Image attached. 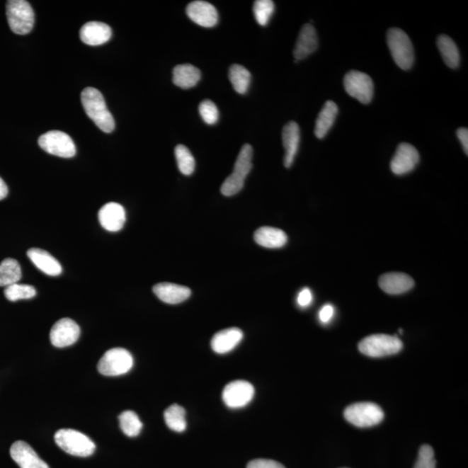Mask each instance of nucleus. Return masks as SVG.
<instances>
[{"instance_id":"f257e3e1","label":"nucleus","mask_w":468,"mask_h":468,"mask_svg":"<svg viewBox=\"0 0 468 468\" xmlns=\"http://www.w3.org/2000/svg\"><path fill=\"white\" fill-rule=\"evenodd\" d=\"M81 101L88 117L101 130L111 133L115 130V120L108 110L102 93L95 88H85L81 94Z\"/></svg>"},{"instance_id":"f03ea898","label":"nucleus","mask_w":468,"mask_h":468,"mask_svg":"<svg viewBox=\"0 0 468 468\" xmlns=\"http://www.w3.org/2000/svg\"><path fill=\"white\" fill-rule=\"evenodd\" d=\"M253 150L249 144L242 147L236 160L234 172L224 181L220 191L225 196H233L241 191L246 178L253 169Z\"/></svg>"},{"instance_id":"7ed1b4c3","label":"nucleus","mask_w":468,"mask_h":468,"mask_svg":"<svg viewBox=\"0 0 468 468\" xmlns=\"http://www.w3.org/2000/svg\"><path fill=\"white\" fill-rule=\"evenodd\" d=\"M54 438L62 450L77 457H88L94 454L96 450V445L91 438L74 429H60Z\"/></svg>"},{"instance_id":"20e7f679","label":"nucleus","mask_w":468,"mask_h":468,"mask_svg":"<svg viewBox=\"0 0 468 468\" xmlns=\"http://www.w3.org/2000/svg\"><path fill=\"white\" fill-rule=\"evenodd\" d=\"M387 42L398 67L404 71L413 67L415 52L412 42L404 30L398 28L389 29L387 33Z\"/></svg>"},{"instance_id":"39448f33","label":"nucleus","mask_w":468,"mask_h":468,"mask_svg":"<svg viewBox=\"0 0 468 468\" xmlns=\"http://www.w3.org/2000/svg\"><path fill=\"white\" fill-rule=\"evenodd\" d=\"M6 16L14 33L25 35L32 32L35 22L34 11L25 0H10L6 4Z\"/></svg>"},{"instance_id":"423d86ee","label":"nucleus","mask_w":468,"mask_h":468,"mask_svg":"<svg viewBox=\"0 0 468 468\" xmlns=\"http://www.w3.org/2000/svg\"><path fill=\"white\" fill-rule=\"evenodd\" d=\"M404 343L396 336L377 334L367 336L358 344L361 353L370 358H382L399 353Z\"/></svg>"},{"instance_id":"0eeeda50","label":"nucleus","mask_w":468,"mask_h":468,"mask_svg":"<svg viewBox=\"0 0 468 468\" xmlns=\"http://www.w3.org/2000/svg\"><path fill=\"white\" fill-rule=\"evenodd\" d=\"M346 419L354 426L370 428L381 423L384 418V413L381 407L373 402H358L344 410Z\"/></svg>"},{"instance_id":"6e6552de","label":"nucleus","mask_w":468,"mask_h":468,"mask_svg":"<svg viewBox=\"0 0 468 468\" xmlns=\"http://www.w3.org/2000/svg\"><path fill=\"white\" fill-rule=\"evenodd\" d=\"M134 359L130 352L122 348H114L105 352L98 365L99 373L106 377H118L132 369Z\"/></svg>"},{"instance_id":"1a4fd4ad","label":"nucleus","mask_w":468,"mask_h":468,"mask_svg":"<svg viewBox=\"0 0 468 468\" xmlns=\"http://www.w3.org/2000/svg\"><path fill=\"white\" fill-rule=\"evenodd\" d=\"M38 145L46 153L62 158H72L76 153L75 143L71 137L59 130L42 135L38 139Z\"/></svg>"},{"instance_id":"9d476101","label":"nucleus","mask_w":468,"mask_h":468,"mask_svg":"<svg viewBox=\"0 0 468 468\" xmlns=\"http://www.w3.org/2000/svg\"><path fill=\"white\" fill-rule=\"evenodd\" d=\"M343 85L348 94L360 103L368 104L372 101L374 84L366 73L358 71L348 72L344 76Z\"/></svg>"},{"instance_id":"9b49d317","label":"nucleus","mask_w":468,"mask_h":468,"mask_svg":"<svg viewBox=\"0 0 468 468\" xmlns=\"http://www.w3.org/2000/svg\"><path fill=\"white\" fill-rule=\"evenodd\" d=\"M255 390L250 382L244 380L231 382L223 390L222 399L227 407L241 409L249 405L254 396Z\"/></svg>"},{"instance_id":"f8f14e48","label":"nucleus","mask_w":468,"mask_h":468,"mask_svg":"<svg viewBox=\"0 0 468 468\" xmlns=\"http://www.w3.org/2000/svg\"><path fill=\"white\" fill-rule=\"evenodd\" d=\"M80 336V327L71 319H62L50 330V343L57 348L72 346Z\"/></svg>"},{"instance_id":"ddd939ff","label":"nucleus","mask_w":468,"mask_h":468,"mask_svg":"<svg viewBox=\"0 0 468 468\" xmlns=\"http://www.w3.org/2000/svg\"><path fill=\"white\" fill-rule=\"evenodd\" d=\"M418 151L409 143L402 142L397 147L390 169L394 175L402 176L413 171L419 164Z\"/></svg>"},{"instance_id":"4468645a","label":"nucleus","mask_w":468,"mask_h":468,"mask_svg":"<svg viewBox=\"0 0 468 468\" xmlns=\"http://www.w3.org/2000/svg\"><path fill=\"white\" fill-rule=\"evenodd\" d=\"M187 14L195 24L207 28L215 26L219 21L217 10L206 1L191 2L187 7Z\"/></svg>"},{"instance_id":"2eb2a0df","label":"nucleus","mask_w":468,"mask_h":468,"mask_svg":"<svg viewBox=\"0 0 468 468\" xmlns=\"http://www.w3.org/2000/svg\"><path fill=\"white\" fill-rule=\"evenodd\" d=\"M11 458L21 468H50L28 443L18 440L11 447Z\"/></svg>"},{"instance_id":"dca6fc26","label":"nucleus","mask_w":468,"mask_h":468,"mask_svg":"<svg viewBox=\"0 0 468 468\" xmlns=\"http://www.w3.org/2000/svg\"><path fill=\"white\" fill-rule=\"evenodd\" d=\"M101 226L109 232H119L126 222L125 207L118 203L110 202L104 205L98 212Z\"/></svg>"},{"instance_id":"f3484780","label":"nucleus","mask_w":468,"mask_h":468,"mask_svg":"<svg viewBox=\"0 0 468 468\" xmlns=\"http://www.w3.org/2000/svg\"><path fill=\"white\" fill-rule=\"evenodd\" d=\"M378 284L386 293L390 295H399L410 291L415 285V281L407 274L390 273L382 275L379 278Z\"/></svg>"},{"instance_id":"a211bd4d","label":"nucleus","mask_w":468,"mask_h":468,"mask_svg":"<svg viewBox=\"0 0 468 468\" xmlns=\"http://www.w3.org/2000/svg\"><path fill=\"white\" fill-rule=\"evenodd\" d=\"M319 47V38L314 26L311 24L302 27L296 42L293 55L297 60L304 59Z\"/></svg>"},{"instance_id":"6ab92c4d","label":"nucleus","mask_w":468,"mask_h":468,"mask_svg":"<svg viewBox=\"0 0 468 468\" xmlns=\"http://www.w3.org/2000/svg\"><path fill=\"white\" fill-rule=\"evenodd\" d=\"M112 30L102 22H88L80 30V38L85 45H102L110 40Z\"/></svg>"},{"instance_id":"aec40b11","label":"nucleus","mask_w":468,"mask_h":468,"mask_svg":"<svg viewBox=\"0 0 468 468\" xmlns=\"http://www.w3.org/2000/svg\"><path fill=\"white\" fill-rule=\"evenodd\" d=\"M153 292L158 299L169 304L183 303L191 296V290L188 287L168 282L154 285Z\"/></svg>"},{"instance_id":"412c9836","label":"nucleus","mask_w":468,"mask_h":468,"mask_svg":"<svg viewBox=\"0 0 468 468\" xmlns=\"http://www.w3.org/2000/svg\"><path fill=\"white\" fill-rule=\"evenodd\" d=\"M282 140L285 149L284 164L286 168H290L295 159L300 142V130L297 122H289L284 127Z\"/></svg>"},{"instance_id":"4be33fe9","label":"nucleus","mask_w":468,"mask_h":468,"mask_svg":"<svg viewBox=\"0 0 468 468\" xmlns=\"http://www.w3.org/2000/svg\"><path fill=\"white\" fill-rule=\"evenodd\" d=\"M243 332L238 328H229L216 333L211 341L212 350L217 354H226L242 341Z\"/></svg>"},{"instance_id":"5701e85b","label":"nucleus","mask_w":468,"mask_h":468,"mask_svg":"<svg viewBox=\"0 0 468 468\" xmlns=\"http://www.w3.org/2000/svg\"><path fill=\"white\" fill-rule=\"evenodd\" d=\"M27 256L41 272L49 276H59L62 273L60 263L48 251L40 249H30Z\"/></svg>"},{"instance_id":"b1692460","label":"nucleus","mask_w":468,"mask_h":468,"mask_svg":"<svg viewBox=\"0 0 468 468\" xmlns=\"http://www.w3.org/2000/svg\"><path fill=\"white\" fill-rule=\"evenodd\" d=\"M254 241L266 249H281L287 243V235L284 231L272 227H262L255 232Z\"/></svg>"},{"instance_id":"393cba45","label":"nucleus","mask_w":468,"mask_h":468,"mask_svg":"<svg viewBox=\"0 0 468 468\" xmlns=\"http://www.w3.org/2000/svg\"><path fill=\"white\" fill-rule=\"evenodd\" d=\"M338 114V107L333 101H327L319 114L316 121L315 135L319 139L326 137L329 131L333 126L336 115Z\"/></svg>"},{"instance_id":"a878e982","label":"nucleus","mask_w":468,"mask_h":468,"mask_svg":"<svg viewBox=\"0 0 468 468\" xmlns=\"http://www.w3.org/2000/svg\"><path fill=\"white\" fill-rule=\"evenodd\" d=\"M200 77V69L192 64L177 65L173 71V82L181 89L195 87Z\"/></svg>"},{"instance_id":"bb28decb","label":"nucleus","mask_w":468,"mask_h":468,"mask_svg":"<svg viewBox=\"0 0 468 468\" xmlns=\"http://www.w3.org/2000/svg\"><path fill=\"white\" fill-rule=\"evenodd\" d=\"M437 46L445 64L452 69L457 68L460 64V52L454 40L447 35H440L437 40Z\"/></svg>"},{"instance_id":"cd10ccee","label":"nucleus","mask_w":468,"mask_h":468,"mask_svg":"<svg viewBox=\"0 0 468 468\" xmlns=\"http://www.w3.org/2000/svg\"><path fill=\"white\" fill-rule=\"evenodd\" d=\"M22 272L21 265L16 259L6 258L0 264V286H7L17 284L21 280Z\"/></svg>"},{"instance_id":"c85d7f7f","label":"nucleus","mask_w":468,"mask_h":468,"mask_svg":"<svg viewBox=\"0 0 468 468\" xmlns=\"http://www.w3.org/2000/svg\"><path fill=\"white\" fill-rule=\"evenodd\" d=\"M251 73L249 69L239 64H234L229 69V79L236 92L246 94L251 83Z\"/></svg>"},{"instance_id":"c756f323","label":"nucleus","mask_w":468,"mask_h":468,"mask_svg":"<svg viewBox=\"0 0 468 468\" xmlns=\"http://www.w3.org/2000/svg\"><path fill=\"white\" fill-rule=\"evenodd\" d=\"M164 419L167 426L173 431L181 433L187 428L186 411L180 405L173 404L166 409Z\"/></svg>"},{"instance_id":"7c9ffc66","label":"nucleus","mask_w":468,"mask_h":468,"mask_svg":"<svg viewBox=\"0 0 468 468\" xmlns=\"http://www.w3.org/2000/svg\"><path fill=\"white\" fill-rule=\"evenodd\" d=\"M120 428L127 436L135 437L140 434L142 423L137 413L127 410L119 416Z\"/></svg>"},{"instance_id":"2f4dec72","label":"nucleus","mask_w":468,"mask_h":468,"mask_svg":"<svg viewBox=\"0 0 468 468\" xmlns=\"http://www.w3.org/2000/svg\"><path fill=\"white\" fill-rule=\"evenodd\" d=\"M178 168L185 176L195 172V161L190 151L184 145H178L175 150Z\"/></svg>"},{"instance_id":"473e14b6","label":"nucleus","mask_w":468,"mask_h":468,"mask_svg":"<svg viewBox=\"0 0 468 468\" xmlns=\"http://www.w3.org/2000/svg\"><path fill=\"white\" fill-rule=\"evenodd\" d=\"M36 294V289L29 285L13 284L5 290V296L11 302L33 299Z\"/></svg>"},{"instance_id":"72a5a7b5","label":"nucleus","mask_w":468,"mask_h":468,"mask_svg":"<svg viewBox=\"0 0 468 468\" xmlns=\"http://www.w3.org/2000/svg\"><path fill=\"white\" fill-rule=\"evenodd\" d=\"M275 10V6L272 0H257L254 2L253 13L258 24L266 26Z\"/></svg>"},{"instance_id":"f704fd0d","label":"nucleus","mask_w":468,"mask_h":468,"mask_svg":"<svg viewBox=\"0 0 468 468\" xmlns=\"http://www.w3.org/2000/svg\"><path fill=\"white\" fill-rule=\"evenodd\" d=\"M199 112L200 117L207 125H214L219 120V110L215 103L210 100H204L200 104Z\"/></svg>"},{"instance_id":"c9c22d12","label":"nucleus","mask_w":468,"mask_h":468,"mask_svg":"<svg viewBox=\"0 0 468 468\" xmlns=\"http://www.w3.org/2000/svg\"><path fill=\"white\" fill-rule=\"evenodd\" d=\"M436 460L435 459V452L429 445H423L419 450L418 460L415 465V468H435Z\"/></svg>"},{"instance_id":"e433bc0d","label":"nucleus","mask_w":468,"mask_h":468,"mask_svg":"<svg viewBox=\"0 0 468 468\" xmlns=\"http://www.w3.org/2000/svg\"><path fill=\"white\" fill-rule=\"evenodd\" d=\"M246 468H285L281 463L273 460L258 459L251 460Z\"/></svg>"},{"instance_id":"4c0bfd02","label":"nucleus","mask_w":468,"mask_h":468,"mask_svg":"<svg viewBox=\"0 0 468 468\" xmlns=\"http://www.w3.org/2000/svg\"><path fill=\"white\" fill-rule=\"evenodd\" d=\"M313 299L312 293L311 290L304 288L299 292L297 296V304L301 307H307L312 304Z\"/></svg>"},{"instance_id":"58836bf2","label":"nucleus","mask_w":468,"mask_h":468,"mask_svg":"<svg viewBox=\"0 0 468 468\" xmlns=\"http://www.w3.org/2000/svg\"><path fill=\"white\" fill-rule=\"evenodd\" d=\"M334 307L331 304H326L320 309L319 312V319L321 322L324 324H327L330 322V320L332 319V316H334Z\"/></svg>"},{"instance_id":"ea45409f","label":"nucleus","mask_w":468,"mask_h":468,"mask_svg":"<svg viewBox=\"0 0 468 468\" xmlns=\"http://www.w3.org/2000/svg\"><path fill=\"white\" fill-rule=\"evenodd\" d=\"M457 137L462 142L464 151L468 154V130L467 127H460L457 130Z\"/></svg>"},{"instance_id":"a19ab883","label":"nucleus","mask_w":468,"mask_h":468,"mask_svg":"<svg viewBox=\"0 0 468 468\" xmlns=\"http://www.w3.org/2000/svg\"><path fill=\"white\" fill-rule=\"evenodd\" d=\"M7 195H8V188H7L5 181L0 177V200L5 199Z\"/></svg>"}]
</instances>
